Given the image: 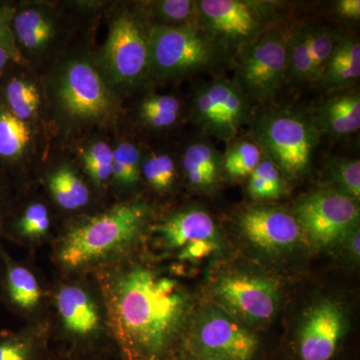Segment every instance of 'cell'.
<instances>
[{
    "label": "cell",
    "mask_w": 360,
    "mask_h": 360,
    "mask_svg": "<svg viewBox=\"0 0 360 360\" xmlns=\"http://www.w3.org/2000/svg\"><path fill=\"white\" fill-rule=\"evenodd\" d=\"M319 134L342 139L359 131L360 97L359 94H338L321 103L311 116Z\"/></svg>",
    "instance_id": "15"
},
{
    "label": "cell",
    "mask_w": 360,
    "mask_h": 360,
    "mask_svg": "<svg viewBox=\"0 0 360 360\" xmlns=\"http://www.w3.org/2000/svg\"><path fill=\"white\" fill-rule=\"evenodd\" d=\"M360 77V44L352 37H340L321 82L323 89H342Z\"/></svg>",
    "instance_id": "19"
},
{
    "label": "cell",
    "mask_w": 360,
    "mask_h": 360,
    "mask_svg": "<svg viewBox=\"0 0 360 360\" xmlns=\"http://www.w3.org/2000/svg\"><path fill=\"white\" fill-rule=\"evenodd\" d=\"M39 356V347L30 336H0V360H37Z\"/></svg>",
    "instance_id": "36"
},
{
    "label": "cell",
    "mask_w": 360,
    "mask_h": 360,
    "mask_svg": "<svg viewBox=\"0 0 360 360\" xmlns=\"http://www.w3.org/2000/svg\"><path fill=\"white\" fill-rule=\"evenodd\" d=\"M149 70L179 78L214 70L229 60V51L196 25H155L148 32Z\"/></svg>",
    "instance_id": "2"
},
{
    "label": "cell",
    "mask_w": 360,
    "mask_h": 360,
    "mask_svg": "<svg viewBox=\"0 0 360 360\" xmlns=\"http://www.w3.org/2000/svg\"><path fill=\"white\" fill-rule=\"evenodd\" d=\"M214 295L225 309L250 323L269 321L278 307L276 283L265 277L245 274L221 277Z\"/></svg>",
    "instance_id": "11"
},
{
    "label": "cell",
    "mask_w": 360,
    "mask_h": 360,
    "mask_svg": "<svg viewBox=\"0 0 360 360\" xmlns=\"http://www.w3.org/2000/svg\"><path fill=\"white\" fill-rule=\"evenodd\" d=\"M6 94L8 110L23 122L30 120L39 110V89L27 80L20 78L11 80L7 84Z\"/></svg>",
    "instance_id": "30"
},
{
    "label": "cell",
    "mask_w": 360,
    "mask_h": 360,
    "mask_svg": "<svg viewBox=\"0 0 360 360\" xmlns=\"http://www.w3.org/2000/svg\"><path fill=\"white\" fill-rule=\"evenodd\" d=\"M184 354L219 360H260L259 338L231 317L208 311L184 343Z\"/></svg>",
    "instance_id": "8"
},
{
    "label": "cell",
    "mask_w": 360,
    "mask_h": 360,
    "mask_svg": "<svg viewBox=\"0 0 360 360\" xmlns=\"http://www.w3.org/2000/svg\"><path fill=\"white\" fill-rule=\"evenodd\" d=\"M56 302L68 333L86 338L98 329V310L84 290L77 286H65L59 291Z\"/></svg>",
    "instance_id": "16"
},
{
    "label": "cell",
    "mask_w": 360,
    "mask_h": 360,
    "mask_svg": "<svg viewBox=\"0 0 360 360\" xmlns=\"http://www.w3.org/2000/svg\"><path fill=\"white\" fill-rule=\"evenodd\" d=\"M85 169L96 184L108 181L112 175L113 150L104 142H96L82 155Z\"/></svg>",
    "instance_id": "35"
},
{
    "label": "cell",
    "mask_w": 360,
    "mask_h": 360,
    "mask_svg": "<svg viewBox=\"0 0 360 360\" xmlns=\"http://www.w3.org/2000/svg\"><path fill=\"white\" fill-rule=\"evenodd\" d=\"M324 174L333 184L331 188L359 202L360 198V161L354 158H329L324 165Z\"/></svg>",
    "instance_id": "26"
},
{
    "label": "cell",
    "mask_w": 360,
    "mask_h": 360,
    "mask_svg": "<svg viewBox=\"0 0 360 360\" xmlns=\"http://www.w3.org/2000/svg\"><path fill=\"white\" fill-rule=\"evenodd\" d=\"M252 132L283 176L297 179L309 172L319 141L311 116L290 108L265 111L255 120Z\"/></svg>",
    "instance_id": "3"
},
{
    "label": "cell",
    "mask_w": 360,
    "mask_h": 360,
    "mask_svg": "<svg viewBox=\"0 0 360 360\" xmlns=\"http://www.w3.org/2000/svg\"><path fill=\"white\" fill-rule=\"evenodd\" d=\"M238 226L246 239L260 250H290L302 238L295 215L274 207H252L241 213Z\"/></svg>",
    "instance_id": "14"
},
{
    "label": "cell",
    "mask_w": 360,
    "mask_h": 360,
    "mask_svg": "<svg viewBox=\"0 0 360 360\" xmlns=\"http://www.w3.org/2000/svg\"><path fill=\"white\" fill-rule=\"evenodd\" d=\"M142 174L156 191H167L174 184L176 168L169 155H155L144 161Z\"/></svg>",
    "instance_id": "34"
},
{
    "label": "cell",
    "mask_w": 360,
    "mask_h": 360,
    "mask_svg": "<svg viewBox=\"0 0 360 360\" xmlns=\"http://www.w3.org/2000/svg\"><path fill=\"white\" fill-rule=\"evenodd\" d=\"M141 174V153L129 142L118 144L113 150L112 175L122 186H134Z\"/></svg>",
    "instance_id": "33"
},
{
    "label": "cell",
    "mask_w": 360,
    "mask_h": 360,
    "mask_svg": "<svg viewBox=\"0 0 360 360\" xmlns=\"http://www.w3.org/2000/svg\"><path fill=\"white\" fill-rule=\"evenodd\" d=\"M51 219L49 210L42 203L28 206L16 224V231L23 238H40L49 231Z\"/></svg>",
    "instance_id": "37"
},
{
    "label": "cell",
    "mask_w": 360,
    "mask_h": 360,
    "mask_svg": "<svg viewBox=\"0 0 360 360\" xmlns=\"http://www.w3.org/2000/svg\"><path fill=\"white\" fill-rule=\"evenodd\" d=\"M312 25L292 28L288 51V77L297 82H309L311 70Z\"/></svg>",
    "instance_id": "23"
},
{
    "label": "cell",
    "mask_w": 360,
    "mask_h": 360,
    "mask_svg": "<svg viewBox=\"0 0 360 360\" xmlns=\"http://www.w3.org/2000/svg\"><path fill=\"white\" fill-rule=\"evenodd\" d=\"M335 11L340 18L347 20H359L360 18L359 0H340L336 2Z\"/></svg>",
    "instance_id": "38"
},
{
    "label": "cell",
    "mask_w": 360,
    "mask_h": 360,
    "mask_svg": "<svg viewBox=\"0 0 360 360\" xmlns=\"http://www.w3.org/2000/svg\"><path fill=\"white\" fill-rule=\"evenodd\" d=\"M291 32L278 23L238 51L236 82L248 98L265 101L276 96L288 77Z\"/></svg>",
    "instance_id": "6"
},
{
    "label": "cell",
    "mask_w": 360,
    "mask_h": 360,
    "mask_svg": "<svg viewBox=\"0 0 360 360\" xmlns=\"http://www.w3.org/2000/svg\"><path fill=\"white\" fill-rule=\"evenodd\" d=\"M208 86L219 106L226 141H231L250 120V98L233 80H213L208 82Z\"/></svg>",
    "instance_id": "17"
},
{
    "label": "cell",
    "mask_w": 360,
    "mask_h": 360,
    "mask_svg": "<svg viewBox=\"0 0 360 360\" xmlns=\"http://www.w3.org/2000/svg\"><path fill=\"white\" fill-rule=\"evenodd\" d=\"M103 60L120 84H134L149 70L148 33L134 16L116 18L104 49Z\"/></svg>",
    "instance_id": "10"
},
{
    "label": "cell",
    "mask_w": 360,
    "mask_h": 360,
    "mask_svg": "<svg viewBox=\"0 0 360 360\" xmlns=\"http://www.w3.org/2000/svg\"><path fill=\"white\" fill-rule=\"evenodd\" d=\"M14 32L23 46L42 49L54 34L53 22L49 16L35 9L21 11L14 18Z\"/></svg>",
    "instance_id": "22"
},
{
    "label": "cell",
    "mask_w": 360,
    "mask_h": 360,
    "mask_svg": "<svg viewBox=\"0 0 360 360\" xmlns=\"http://www.w3.org/2000/svg\"><path fill=\"white\" fill-rule=\"evenodd\" d=\"M347 238H349L350 250H352V255H354L355 258H359L360 248L359 227H356V229H355L354 231L347 236Z\"/></svg>",
    "instance_id": "39"
},
{
    "label": "cell",
    "mask_w": 360,
    "mask_h": 360,
    "mask_svg": "<svg viewBox=\"0 0 360 360\" xmlns=\"http://www.w3.org/2000/svg\"><path fill=\"white\" fill-rule=\"evenodd\" d=\"M345 335L340 307L330 300H322L303 319L290 347V360H338Z\"/></svg>",
    "instance_id": "9"
},
{
    "label": "cell",
    "mask_w": 360,
    "mask_h": 360,
    "mask_svg": "<svg viewBox=\"0 0 360 360\" xmlns=\"http://www.w3.org/2000/svg\"><path fill=\"white\" fill-rule=\"evenodd\" d=\"M165 245L181 250L180 259L200 262L212 255L219 245L214 220L198 208L184 210L169 217L158 227Z\"/></svg>",
    "instance_id": "13"
},
{
    "label": "cell",
    "mask_w": 360,
    "mask_h": 360,
    "mask_svg": "<svg viewBox=\"0 0 360 360\" xmlns=\"http://www.w3.org/2000/svg\"><path fill=\"white\" fill-rule=\"evenodd\" d=\"M49 184L54 200L65 210H78L89 202V188L70 167L56 170L49 177Z\"/></svg>",
    "instance_id": "21"
},
{
    "label": "cell",
    "mask_w": 360,
    "mask_h": 360,
    "mask_svg": "<svg viewBox=\"0 0 360 360\" xmlns=\"http://www.w3.org/2000/svg\"><path fill=\"white\" fill-rule=\"evenodd\" d=\"M222 158V172L231 179L250 176L264 158L262 148L255 141L232 142Z\"/></svg>",
    "instance_id": "25"
},
{
    "label": "cell",
    "mask_w": 360,
    "mask_h": 360,
    "mask_svg": "<svg viewBox=\"0 0 360 360\" xmlns=\"http://www.w3.org/2000/svg\"><path fill=\"white\" fill-rule=\"evenodd\" d=\"M111 326L122 360H174L188 300L174 279L143 267L118 277L110 291Z\"/></svg>",
    "instance_id": "1"
},
{
    "label": "cell",
    "mask_w": 360,
    "mask_h": 360,
    "mask_svg": "<svg viewBox=\"0 0 360 360\" xmlns=\"http://www.w3.org/2000/svg\"><path fill=\"white\" fill-rule=\"evenodd\" d=\"M11 52L4 46H0V70H4V66L6 65L7 61L11 58Z\"/></svg>",
    "instance_id": "41"
},
{
    "label": "cell",
    "mask_w": 360,
    "mask_h": 360,
    "mask_svg": "<svg viewBox=\"0 0 360 360\" xmlns=\"http://www.w3.org/2000/svg\"><path fill=\"white\" fill-rule=\"evenodd\" d=\"M4 262V286L7 300L13 307L30 310L39 304L41 291L32 272L14 264L1 250Z\"/></svg>",
    "instance_id": "20"
},
{
    "label": "cell",
    "mask_w": 360,
    "mask_h": 360,
    "mask_svg": "<svg viewBox=\"0 0 360 360\" xmlns=\"http://www.w3.org/2000/svg\"><path fill=\"white\" fill-rule=\"evenodd\" d=\"M32 136L26 122L14 116L8 110L0 108V156L15 158L22 155Z\"/></svg>",
    "instance_id": "27"
},
{
    "label": "cell",
    "mask_w": 360,
    "mask_h": 360,
    "mask_svg": "<svg viewBox=\"0 0 360 360\" xmlns=\"http://www.w3.org/2000/svg\"><path fill=\"white\" fill-rule=\"evenodd\" d=\"M359 202L333 188L305 196L295 213L303 234L323 248L347 238L359 227Z\"/></svg>",
    "instance_id": "7"
},
{
    "label": "cell",
    "mask_w": 360,
    "mask_h": 360,
    "mask_svg": "<svg viewBox=\"0 0 360 360\" xmlns=\"http://www.w3.org/2000/svg\"><path fill=\"white\" fill-rule=\"evenodd\" d=\"M174 360H219V359H207V357L193 356V355L184 354L180 355V356L176 357V359H174Z\"/></svg>",
    "instance_id": "42"
},
{
    "label": "cell",
    "mask_w": 360,
    "mask_h": 360,
    "mask_svg": "<svg viewBox=\"0 0 360 360\" xmlns=\"http://www.w3.org/2000/svg\"><path fill=\"white\" fill-rule=\"evenodd\" d=\"M146 215L141 203H123L91 217L68 232L59 248V262L77 269L122 250L139 233Z\"/></svg>",
    "instance_id": "4"
},
{
    "label": "cell",
    "mask_w": 360,
    "mask_h": 360,
    "mask_svg": "<svg viewBox=\"0 0 360 360\" xmlns=\"http://www.w3.org/2000/svg\"><path fill=\"white\" fill-rule=\"evenodd\" d=\"M193 115L194 122L200 127L202 132L226 141L220 110L208 84L202 85L196 91L193 103Z\"/></svg>",
    "instance_id": "29"
},
{
    "label": "cell",
    "mask_w": 360,
    "mask_h": 360,
    "mask_svg": "<svg viewBox=\"0 0 360 360\" xmlns=\"http://www.w3.org/2000/svg\"><path fill=\"white\" fill-rule=\"evenodd\" d=\"M59 101L63 110L77 120H98L110 112V90L96 68L85 61L66 66L59 80Z\"/></svg>",
    "instance_id": "12"
},
{
    "label": "cell",
    "mask_w": 360,
    "mask_h": 360,
    "mask_svg": "<svg viewBox=\"0 0 360 360\" xmlns=\"http://www.w3.org/2000/svg\"><path fill=\"white\" fill-rule=\"evenodd\" d=\"M248 191L251 198L257 200H277L285 191L283 174L264 155L259 165L248 176Z\"/></svg>",
    "instance_id": "24"
},
{
    "label": "cell",
    "mask_w": 360,
    "mask_h": 360,
    "mask_svg": "<svg viewBox=\"0 0 360 360\" xmlns=\"http://www.w3.org/2000/svg\"><path fill=\"white\" fill-rule=\"evenodd\" d=\"M198 25L229 51H239L278 25L274 1L200 0Z\"/></svg>",
    "instance_id": "5"
},
{
    "label": "cell",
    "mask_w": 360,
    "mask_h": 360,
    "mask_svg": "<svg viewBox=\"0 0 360 360\" xmlns=\"http://www.w3.org/2000/svg\"><path fill=\"white\" fill-rule=\"evenodd\" d=\"M340 35L326 26L312 25L310 84H319Z\"/></svg>",
    "instance_id": "31"
},
{
    "label": "cell",
    "mask_w": 360,
    "mask_h": 360,
    "mask_svg": "<svg viewBox=\"0 0 360 360\" xmlns=\"http://www.w3.org/2000/svg\"><path fill=\"white\" fill-rule=\"evenodd\" d=\"M222 156L208 141L194 142L182 156V167L187 181L200 191L212 188L222 172Z\"/></svg>",
    "instance_id": "18"
},
{
    "label": "cell",
    "mask_w": 360,
    "mask_h": 360,
    "mask_svg": "<svg viewBox=\"0 0 360 360\" xmlns=\"http://www.w3.org/2000/svg\"><path fill=\"white\" fill-rule=\"evenodd\" d=\"M8 39L9 37H7V26L4 23V18H0V46H4V49H7L6 44L8 42Z\"/></svg>",
    "instance_id": "40"
},
{
    "label": "cell",
    "mask_w": 360,
    "mask_h": 360,
    "mask_svg": "<svg viewBox=\"0 0 360 360\" xmlns=\"http://www.w3.org/2000/svg\"><path fill=\"white\" fill-rule=\"evenodd\" d=\"M181 104L172 96L146 97L139 108V116L148 127L155 129H167L179 120Z\"/></svg>",
    "instance_id": "28"
},
{
    "label": "cell",
    "mask_w": 360,
    "mask_h": 360,
    "mask_svg": "<svg viewBox=\"0 0 360 360\" xmlns=\"http://www.w3.org/2000/svg\"><path fill=\"white\" fill-rule=\"evenodd\" d=\"M153 13L165 26H184L198 23V1L162 0L153 6Z\"/></svg>",
    "instance_id": "32"
}]
</instances>
